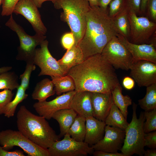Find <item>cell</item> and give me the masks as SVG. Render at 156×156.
<instances>
[{"label": "cell", "mask_w": 156, "mask_h": 156, "mask_svg": "<svg viewBox=\"0 0 156 156\" xmlns=\"http://www.w3.org/2000/svg\"><path fill=\"white\" fill-rule=\"evenodd\" d=\"M66 75L74 80L77 92L111 93L119 83L114 68L101 54L87 58Z\"/></svg>", "instance_id": "1"}, {"label": "cell", "mask_w": 156, "mask_h": 156, "mask_svg": "<svg viewBox=\"0 0 156 156\" xmlns=\"http://www.w3.org/2000/svg\"><path fill=\"white\" fill-rule=\"evenodd\" d=\"M108 11L95 6H90L86 14L85 30L78 44L82 52L84 60L92 56L101 54L106 44L118 34Z\"/></svg>", "instance_id": "2"}, {"label": "cell", "mask_w": 156, "mask_h": 156, "mask_svg": "<svg viewBox=\"0 0 156 156\" xmlns=\"http://www.w3.org/2000/svg\"><path fill=\"white\" fill-rule=\"evenodd\" d=\"M18 131L31 141L48 149L60 137L44 117L36 115L25 105L20 107L16 115Z\"/></svg>", "instance_id": "3"}, {"label": "cell", "mask_w": 156, "mask_h": 156, "mask_svg": "<svg viewBox=\"0 0 156 156\" xmlns=\"http://www.w3.org/2000/svg\"><path fill=\"white\" fill-rule=\"evenodd\" d=\"M55 8L62 9V20L66 22L74 36L75 45L82 38L86 29V15L90 6L87 0H56Z\"/></svg>", "instance_id": "4"}, {"label": "cell", "mask_w": 156, "mask_h": 156, "mask_svg": "<svg viewBox=\"0 0 156 156\" xmlns=\"http://www.w3.org/2000/svg\"><path fill=\"white\" fill-rule=\"evenodd\" d=\"M137 105L133 104V114L131 121L125 131L123 145L120 150L125 156H131L136 154L142 156L144 149V133L143 126L145 120L144 112H141L138 118L136 109Z\"/></svg>", "instance_id": "5"}, {"label": "cell", "mask_w": 156, "mask_h": 156, "mask_svg": "<svg viewBox=\"0 0 156 156\" xmlns=\"http://www.w3.org/2000/svg\"><path fill=\"white\" fill-rule=\"evenodd\" d=\"M5 23V25L15 32L20 41L17 48V60L25 62H33L36 47L46 39V36L37 34L33 36L27 34L24 29L14 20L12 14Z\"/></svg>", "instance_id": "6"}, {"label": "cell", "mask_w": 156, "mask_h": 156, "mask_svg": "<svg viewBox=\"0 0 156 156\" xmlns=\"http://www.w3.org/2000/svg\"><path fill=\"white\" fill-rule=\"evenodd\" d=\"M130 27V42L136 44H153L156 46V23L148 18L138 16L134 12L127 10Z\"/></svg>", "instance_id": "7"}, {"label": "cell", "mask_w": 156, "mask_h": 156, "mask_svg": "<svg viewBox=\"0 0 156 156\" xmlns=\"http://www.w3.org/2000/svg\"><path fill=\"white\" fill-rule=\"evenodd\" d=\"M0 145L7 151L18 146L28 156H50L48 149L36 144L18 131L8 129L0 131Z\"/></svg>", "instance_id": "8"}, {"label": "cell", "mask_w": 156, "mask_h": 156, "mask_svg": "<svg viewBox=\"0 0 156 156\" xmlns=\"http://www.w3.org/2000/svg\"><path fill=\"white\" fill-rule=\"evenodd\" d=\"M103 57L115 69L127 71L133 62L132 56L116 36L106 44L101 53Z\"/></svg>", "instance_id": "9"}, {"label": "cell", "mask_w": 156, "mask_h": 156, "mask_svg": "<svg viewBox=\"0 0 156 156\" xmlns=\"http://www.w3.org/2000/svg\"><path fill=\"white\" fill-rule=\"evenodd\" d=\"M62 140L55 142L48 150L50 156H83L92 154L94 149L84 142H79L67 133Z\"/></svg>", "instance_id": "10"}, {"label": "cell", "mask_w": 156, "mask_h": 156, "mask_svg": "<svg viewBox=\"0 0 156 156\" xmlns=\"http://www.w3.org/2000/svg\"><path fill=\"white\" fill-rule=\"evenodd\" d=\"M48 44V41L45 39L40 45V48L36 49L33 62L40 69L38 76L46 75L52 77L66 75L57 60L52 56L49 51Z\"/></svg>", "instance_id": "11"}, {"label": "cell", "mask_w": 156, "mask_h": 156, "mask_svg": "<svg viewBox=\"0 0 156 156\" xmlns=\"http://www.w3.org/2000/svg\"><path fill=\"white\" fill-rule=\"evenodd\" d=\"M38 8L32 0H19L13 13L25 18L31 25L36 34L45 35L47 29L42 21Z\"/></svg>", "instance_id": "12"}, {"label": "cell", "mask_w": 156, "mask_h": 156, "mask_svg": "<svg viewBox=\"0 0 156 156\" xmlns=\"http://www.w3.org/2000/svg\"><path fill=\"white\" fill-rule=\"evenodd\" d=\"M130 75L140 87L156 84V63L146 60H134Z\"/></svg>", "instance_id": "13"}, {"label": "cell", "mask_w": 156, "mask_h": 156, "mask_svg": "<svg viewBox=\"0 0 156 156\" xmlns=\"http://www.w3.org/2000/svg\"><path fill=\"white\" fill-rule=\"evenodd\" d=\"M76 92L75 90L64 93L50 101H38L34 104L33 107L39 115L49 120L55 112L64 109L70 108V103Z\"/></svg>", "instance_id": "14"}, {"label": "cell", "mask_w": 156, "mask_h": 156, "mask_svg": "<svg viewBox=\"0 0 156 156\" xmlns=\"http://www.w3.org/2000/svg\"><path fill=\"white\" fill-rule=\"evenodd\" d=\"M125 136V131L106 125L103 138L91 146L94 151L117 153L123 145Z\"/></svg>", "instance_id": "15"}, {"label": "cell", "mask_w": 156, "mask_h": 156, "mask_svg": "<svg viewBox=\"0 0 156 156\" xmlns=\"http://www.w3.org/2000/svg\"><path fill=\"white\" fill-rule=\"evenodd\" d=\"M116 36L130 52L134 60H146L156 63V46L154 44H133L119 34Z\"/></svg>", "instance_id": "16"}, {"label": "cell", "mask_w": 156, "mask_h": 156, "mask_svg": "<svg viewBox=\"0 0 156 156\" xmlns=\"http://www.w3.org/2000/svg\"><path fill=\"white\" fill-rule=\"evenodd\" d=\"M93 116L99 120L105 122L114 103L111 93L91 92Z\"/></svg>", "instance_id": "17"}, {"label": "cell", "mask_w": 156, "mask_h": 156, "mask_svg": "<svg viewBox=\"0 0 156 156\" xmlns=\"http://www.w3.org/2000/svg\"><path fill=\"white\" fill-rule=\"evenodd\" d=\"M70 108L77 115L85 118L93 116L91 92L88 91H76L71 100Z\"/></svg>", "instance_id": "18"}, {"label": "cell", "mask_w": 156, "mask_h": 156, "mask_svg": "<svg viewBox=\"0 0 156 156\" xmlns=\"http://www.w3.org/2000/svg\"><path fill=\"white\" fill-rule=\"evenodd\" d=\"M106 125L105 122L93 116L86 118V134L84 142L90 146L96 144L103 137Z\"/></svg>", "instance_id": "19"}, {"label": "cell", "mask_w": 156, "mask_h": 156, "mask_svg": "<svg viewBox=\"0 0 156 156\" xmlns=\"http://www.w3.org/2000/svg\"><path fill=\"white\" fill-rule=\"evenodd\" d=\"M84 60L83 54L81 49L78 45L74 44L71 49L66 51L62 57L57 62L66 75L71 68L81 63Z\"/></svg>", "instance_id": "20"}, {"label": "cell", "mask_w": 156, "mask_h": 156, "mask_svg": "<svg viewBox=\"0 0 156 156\" xmlns=\"http://www.w3.org/2000/svg\"><path fill=\"white\" fill-rule=\"evenodd\" d=\"M76 113L71 108H65L55 112L52 118L58 123L61 138L67 133L70 127L73 123L77 115Z\"/></svg>", "instance_id": "21"}, {"label": "cell", "mask_w": 156, "mask_h": 156, "mask_svg": "<svg viewBox=\"0 0 156 156\" xmlns=\"http://www.w3.org/2000/svg\"><path fill=\"white\" fill-rule=\"evenodd\" d=\"M55 93L54 85L52 80L47 78L37 83L31 96L34 100H37L38 102H43Z\"/></svg>", "instance_id": "22"}, {"label": "cell", "mask_w": 156, "mask_h": 156, "mask_svg": "<svg viewBox=\"0 0 156 156\" xmlns=\"http://www.w3.org/2000/svg\"><path fill=\"white\" fill-rule=\"evenodd\" d=\"M105 122L107 125L124 131L129 124L121 112L114 103Z\"/></svg>", "instance_id": "23"}, {"label": "cell", "mask_w": 156, "mask_h": 156, "mask_svg": "<svg viewBox=\"0 0 156 156\" xmlns=\"http://www.w3.org/2000/svg\"><path fill=\"white\" fill-rule=\"evenodd\" d=\"M122 88L120 83L112 91L111 93L114 103L118 108L127 119L128 114V107L132 104V99L128 95L122 94Z\"/></svg>", "instance_id": "24"}, {"label": "cell", "mask_w": 156, "mask_h": 156, "mask_svg": "<svg viewBox=\"0 0 156 156\" xmlns=\"http://www.w3.org/2000/svg\"><path fill=\"white\" fill-rule=\"evenodd\" d=\"M51 77L55 93L57 95L75 90L74 81L70 76L66 75L62 76H52Z\"/></svg>", "instance_id": "25"}, {"label": "cell", "mask_w": 156, "mask_h": 156, "mask_svg": "<svg viewBox=\"0 0 156 156\" xmlns=\"http://www.w3.org/2000/svg\"><path fill=\"white\" fill-rule=\"evenodd\" d=\"M112 19L118 33L129 41L130 27L126 8Z\"/></svg>", "instance_id": "26"}, {"label": "cell", "mask_w": 156, "mask_h": 156, "mask_svg": "<svg viewBox=\"0 0 156 156\" xmlns=\"http://www.w3.org/2000/svg\"><path fill=\"white\" fill-rule=\"evenodd\" d=\"M67 133L76 140L83 142L86 134V118L77 115Z\"/></svg>", "instance_id": "27"}, {"label": "cell", "mask_w": 156, "mask_h": 156, "mask_svg": "<svg viewBox=\"0 0 156 156\" xmlns=\"http://www.w3.org/2000/svg\"><path fill=\"white\" fill-rule=\"evenodd\" d=\"M146 87V94L143 98L138 101V103L145 112H148L156 108V84Z\"/></svg>", "instance_id": "28"}, {"label": "cell", "mask_w": 156, "mask_h": 156, "mask_svg": "<svg viewBox=\"0 0 156 156\" xmlns=\"http://www.w3.org/2000/svg\"><path fill=\"white\" fill-rule=\"evenodd\" d=\"M17 89L14 98L7 105L5 108L3 114L8 118L14 116L18 105L28 96V94L25 93L26 90L20 85Z\"/></svg>", "instance_id": "29"}, {"label": "cell", "mask_w": 156, "mask_h": 156, "mask_svg": "<svg viewBox=\"0 0 156 156\" xmlns=\"http://www.w3.org/2000/svg\"><path fill=\"white\" fill-rule=\"evenodd\" d=\"M18 77L14 72L7 71L0 74V90H13L19 86Z\"/></svg>", "instance_id": "30"}, {"label": "cell", "mask_w": 156, "mask_h": 156, "mask_svg": "<svg viewBox=\"0 0 156 156\" xmlns=\"http://www.w3.org/2000/svg\"><path fill=\"white\" fill-rule=\"evenodd\" d=\"M146 122L144 123L143 129L145 133L156 130V108L153 110L144 112Z\"/></svg>", "instance_id": "31"}, {"label": "cell", "mask_w": 156, "mask_h": 156, "mask_svg": "<svg viewBox=\"0 0 156 156\" xmlns=\"http://www.w3.org/2000/svg\"><path fill=\"white\" fill-rule=\"evenodd\" d=\"M26 63L25 70L23 74L20 75L19 77L21 80L20 85L25 90L29 88L31 73L36 68V65L33 62H29Z\"/></svg>", "instance_id": "32"}, {"label": "cell", "mask_w": 156, "mask_h": 156, "mask_svg": "<svg viewBox=\"0 0 156 156\" xmlns=\"http://www.w3.org/2000/svg\"><path fill=\"white\" fill-rule=\"evenodd\" d=\"M109 5L108 14L112 18L126 8V0H112Z\"/></svg>", "instance_id": "33"}, {"label": "cell", "mask_w": 156, "mask_h": 156, "mask_svg": "<svg viewBox=\"0 0 156 156\" xmlns=\"http://www.w3.org/2000/svg\"><path fill=\"white\" fill-rule=\"evenodd\" d=\"M12 91L4 89L0 92V115L4 114L6 106L12 100L14 94Z\"/></svg>", "instance_id": "34"}, {"label": "cell", "mask_w": 156, "mask_h": 156, "mask_svg": "<svg viewBox=\"0 0 156 156\" xmlns=\"http://www.w3.org/2000/svg\"><path fill=\"white\" fill-rule=\"evenodd\" d=\"M19 0H2V16H9L12 14L14 8Z\"/></svg>", "instance_id": "35"}, {"label": "cell", "mask_w": 156, "mask_h": 156, "mask_svg": "<svg viewBox=\"0 0 156 156\" xmlns=\"http://www.w3.org/2000/svg\"><path fill=\"white\" fill-rule=\"evenodd\" d=\"M62 46L66 51L71 49L75 44V39L73 33L71 31L64 34L61 38Z\"/></svg>", "instance_id": "36"}, {"label": "cell", "mask_w": 156, "mask_h": 156, "mask_svg": "<svg viewBox=\"0 0 156 156\" xmlns=\"http://www.w3.org/2000/svg\"><path fill=\"white\" fill-rule=\"evenodd\" d=\"M146 11L148 18L153 22L156 23V0H148Z\"/></svg>", "instance_id": "37"}, {"label": "cell", "mask_w": 156, "mask_h": 156, "mask_svg": "<svg viewBox=\"0 0 156 156\" xmlns=\"http://www.w3.org/2000/svg\"><path fill=\"white\" fill-rule=\"evenodd\" d=\"M144 146H147L151 149L156 148V131L144 133Z\"/></svg>", "instance_id": "38"}, {"label": "cell", "mask_w": 156, "mask_h": 156, "mask_svg": "<svg viewBox=\"0 0 156 156\" xmlns=\"http://www.w3.org/2000/svg\"><path fill=\"white\" fill-rule=\"evenodd\" d=\"M141 0H126V8L128 10L132 11L137 15L141 14Z\"/></svg>", "instance_id": "39"}, {"label": "cell", "mask_w": 156, "mask_h": 156, "mask_svg": "<svg viewBox=\"0 0 156 156\" xmlns=\"http://www.w3.org/2000/svg\"><path fill=\"white\" fill-rule=\"evenodd\" d=\"M23 151L17 150L9 151L3 149L0 146V156H25Z\"/></svg>", "instance_id": "40"}, {"label": "cell", "mask_w": 156, "mask_h": 156, "mask_svg": "<svg viewBox=\"0 0 156 156\" xmlns=\"http://www.w3.org/2000/svg\"><path fill=\"white\" fill-rule=\"evenodd\" d=\"M122 85L126 89L131 90L133 89L135 86V81L130 77H125L122 80Z\"/></svg>", "instance_id": "41"}, {"label": "cell", "mask_w": 156, "mask_h": 156, "mask_svg": "<svg viewBox=\"0 0 156 156\" xmlns=\"http://www.w3.org/2000/svg\"><path fill=\"white\" fill-rule=\"evenodd\" d=\"M92 155L94 156H125L122 153H112L100 151H94Z\"/></svg>", "instance_id": "42"}, {"label": "cell", "mask_w": 156, "mask_h": 156, "mask_svg": "<svg viewBox=\"0 0 156 156\" xmlns=\"http://www.w3.org/2000/svg\"><path fill=\"white\" fill-rule=\"evenodd\" d=\"M112 0H98V6L105 10H107V7Z\"/></svg>", "instance_id": "43"}, {"label": "cell", "mask_w": 156, "mask_h": 156, "mask_svg": "<svg viewBox=\"0 0 156 156\" xmlns=\"http://www.w3.org/2000/svg\"><path fill=\"white\" fill-rule=\"evenodd\" d=\"M148 0H141L140 11L141 14H144L146 12V5Z\"/></svg>", "instance_id": "44"}, {"label": "cell", "mask_w": 156, "mask_h": 156, "mask_svg": "<svg viewBox=\"0 0 156 156\" xmlns=\"http://www.w3.org/2000/svg\"><path fill=\"white\" fill-rule=\"evenodd\" d=\"M144 155V156H156V150L155 149H151L145 151Z\"/></svg>", "instance_id": "45"}, {"label": "cell", "mask_w": 156, "mask_h": 156, "mask_svg": "<svg viewBox=\"0 0 156 156\" xmlns=\"http://www.w3.org/2000/svg\"><path fill=\"white\" fill-rule=\"evenodd\" d=\"M38 8H40L42 3L47 1H51L54 3L56 0H32Z\"/></svg>", "instance_id": "46"}, {"label": "cell", "mask_w": 156, "mask_h": 156, "mask_svg": "<svg viewBox=\"0 0 156 156\" xmlns=\"http://www.w3.org/2000/svg\"><path fill=\"white\" fill-rule=\"evenodd\" d=\"M12 69L10 66H3L0 68V74L10 71Z\"/></svg>", "instance_id": "47"}, {"label": "cell", "mask_w": 156, "mask_h": 156, "mask_svg": "<svg viewBox=\"0 0 156 156\" xmlns=\"http://www.w3.org/2000/svg\"><path fill=\"white\" fill-rule=\"evenodd\" d=\"M90 6H98V0H87Z\"/></svg>", "instance_id": "48"}, {"label": "cell", "mask_w": 156, "mask_h": 156, "mask_svg": "<svg viewBox=\"0 0 156 156\" xmlns=\"http://www.w3.org/2000/svg\"><path fill=\"white\" fill-rule=\"evenodd\" d=\"M2 0H0V6L2 4Z\"/></svg>", "instance_id": "49"}]
</instances>
